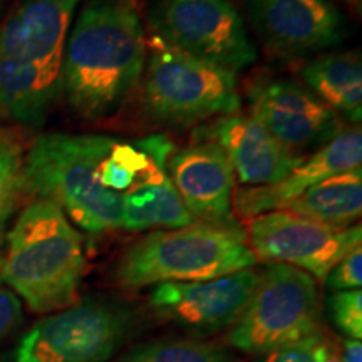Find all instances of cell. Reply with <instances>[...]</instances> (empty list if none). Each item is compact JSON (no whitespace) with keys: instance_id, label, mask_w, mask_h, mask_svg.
I'll return each mask as SVG.
<instances>
[{"instance_id":"6da1fadb","label":"cell","mask_w":362,"mask_h":362,"mask_svg":"<svg viewBox=\"0 0 362 362\" xmlns=\"http://www.w3.org/2000/svg\"><path fill=\"white\" fill-rule=\"evenodd\" d=\"M146 42L129 0H88L64 44L61 93L76 115L101 121L143 76Z\"/></svg>"},{"instance_id":"7a4b0ae2","label":"cell","mask_w":362,"mask_h":362,"mask_svg":"<svg viewBox=\"0 0 362 362\" xmlns=\"http://www.w3.org/2000/svg\"><path fill=\"white\" fill-rule=\"evenodd\" d=\"M86 269L83 237L64 211L44 198L25 206L7 233L0 280L30 310L49 314L76 304Z\"/></svg>"},{"instance_id":"3957f363","label":"cell","mask_w":362,"mask_h":362,"mask_svg":"<svg viewBox=\"0 0 362 362\" xmlns=\"http://www.w3.org/2000/svg\"><path fill=\"white\" fill-rule=\"evenodd\" d=\"M115 138L49 133L24 160V188L51 200L84 232L121 228L123 197L104 185V160Z\"/></svg>"},{"instance_id":"277c9868","label":"cell","mask_w":362,"mask_h":362,"mask_svg":"<svg viewBox=\"0 0 362 362\" xmlns=\"http://www.w3.org/2000/svg\"><path fill=\"white\" fill-rule=\"evenodd\" d=\"M257 257L238 225L194 223L158 230L139 238L123 252L115 279L124 288L165 282H202L252 269Z\"/></svg>"},{"instance_id":"5b68a950","label":"cell","mask_w":362,"mask_h":362,"mask_svg":"<svg viewBox=\"0 0 362 362\" xmlns=\"http://www.w3.org/2000/svg\"><path fill=\"white\" fill-rule=\"evenodd\" d=\"M143 72L144 110L160 123L188 126L237 115L242 106L235 72L198 61L155 34Z\"/></svg>"},{"instance_id":"8992f818","label":"cell","mask_w":362,"mask_h":362,"mask_svg":"<svg viewBox=\"0 0 362 362\" xmlns=\"http://www.w3.org/2000/svg\"><path fill=\"white\" fill-rule=\"evenodd\" d=\"M320 307L314 277L296 267L272 264L260 274L226 344L248 356H265L319 336Z\"/></svg>"},{"instance_id":"52a82bcc","label":"cell","mask_w":362,"mask_h":362,"mask_svg":"<svg viewBox=\"0 0 362 362\" xmlns=\"http://www.w3.org/2000/svg\"><path fill=\"white\" fill-rule=\"evenodd\" d=\"M134 324L126 305L89 298L34 324L8 362H107L128 341Z\"/></svg>"},{"instance_id":"ba28073f","label":"cell","mask_w":362,"mask_h":362,"mask_svg":"<svg viewBox=\"0 0 362 362\" xmlns=\"http://www.w3.org/2000/svg\"><path fill=\"white\" fill-rule=\"evenodd\" d=\"M151 24L163 42L235 74L257 61L255 45L230 0H161Z\"/></svg>"},{"instance_id":"9c48e42d","label":"cell","mask_w":362,"mask_h":362,"mask_svg":"<svg viewBox=\"0 0 362 362\" xmlns=\"http://www.w3.org/2000/svg\"><path fill=\"white\" fill-rule=\"evenodd\" d=\"M245 235L257 260L296 267L319 280L362 243L361 225H324L284 210L248 220Z\"/></svg>"},{"instance_id":"30bf717a","label":"cell","mask_w":362,"mask_h":362,"mask_svg":"<svg viewBox=\"0 0 362 362\" xmlns=\"http://www.w3.org/2000/svg\"><path fill=\"white\" fill-rule=\"evenodd\" d=\"M260 272L245 269L202 282H165L153 287V314L198 337L230 329L250 300Z\"/></svg>"},{"instance_id":"8fae6325","label":"cell","mask_w":362,"mask_h":362,"mask_svg":"<svg viewBox=\"0 0 362 362\" xmlns=\"http://www.w3.org/2000/svg\"><path fill=\"white\" fill-rule=\"evenodd\" d=\"M250 116L298 155L319 149L344 129V121L305 86L259 78L247 89Z\"/></svg>"},{"instance_id":"7c38bea8","label":"cell","mask_w":362,"mask_h":362,"mask_svg":"<svg viewBox=\"0 0 362 362\" xmlns=\"http://www.w3.org/2000/svg\"><path fill=\"white\" fill-rule=\"evenodd\" d=\"M253 27L282 56L332 47L344 39V17L330 0H248Z\"/></svg>"},{"instance_id":"4fadbf2b","label":"cell","mask_w":362,"mask_h":362,"mask_svg":"<svg viewBox=\"0 0 362 362\" xmlns=\"http://www.w3.org/2000/svg\"><path fill=\"white\" fill-rule=\"evenodd\" d=\"M168 173L187 210L197 221L237 225L233 218L235 173L214 141H197L171 153Z\"/></svg>"},{"instance_id":"5bb4252c","label":"cell","mask_w":362,"mask_h":362,"mask_svg":"<svg viewBox=\"0 0 362 362\" xmlns=\"http://www.w3.org/2000/svg\"><path fill=\"white\" fill-rule=\"evenodd\" d=\"M198 141H214L223 149L233 173L248 187H269L284 180L300 163L252 116L228 115L197 131Z\"/></svg>"},{"instance_id":"9a60e30c","label":"cell","mask_w":362,"mask_h":362,"mask_svg":"<svg viewBox=\"0 0 362 362\" xmlns=\"http://www.w3.org/2000/svg\"><path fill=\"white\" fill-rule=\"evenodd\" d=\"M362 163V131L359 126L342 129L332 141L315 149L279 183L269 187H247L233 193V210L240 218L277 211L307 188L341 171L359 168Z\"/></svg>"},{"instance_id":"2e32d148","label":"cell","mask_w":362,"mask_h":362,"mask_svg":"<svg viewBox=\"0 0 362 362\" xmlns=\"http://www.w3.org/2000/svg\"><path fill=\"white\" fill-rule=\"evenodd\" d=\"M81 0H21L0 24V57L61 69Z\"/></svg>"},{"instance_id":"e0dca14e","label":"cell","mask_w":362,"mask_h":362,"mask_svg":"<svg viewBox=\"0 0 362 362\" xmlns=\"http://www.w3.org/2000/svg\"><path fill=\"white\" fill-rule=\"evenodd\" d=\"M173 151V143L161 134L151 165L138 183L124 193L121 228L129 232L175 230L197 221L183 205L170 178L168 160Z\"/></svg>"},{"instance_id":"ac0fdd59","label":"cell","mask_w":362,"mask_h":362,"mask_svg":"<svg viewBox=\"0 0 362 362\" xmlns=\"http://www.w3.org/2000/svg\"><path fill=\"white\" fill-rule=\"evenodd\" d=\"M61 94V69L0 57V115L39 128Z\"/></svg>"},{"instance_id":"d6986e66","label":"cell","mask_w":362,"mask_h":362,"mask_svg":"<svg viewBox=\"0 0 362 362\" xmlns=\"http://www.w3.org/2000/svg\"><path fill=\"white\" fill-rule=\"evenodd\" d=\"M305 88L341 119L361 123L362 61L359 52H330L312 59L300 72Z\"/></svg>"},{"instance_id":"ffe728a7","label":"cell","mask_w":362,"mask_h":362,"mask_svg":"<svg viewBox=\"0 0 362 362\" xmlns=\"http://www.w3.org/2000/svg\"><path fill=\"white\" fill-rule=\"evenodd\" d=\"M332 226H351L362 211V170L352 168L307 188L280 208Z\"/></svg>"},{"instance_id":"44dd1931","label":"cell","mask_w":362,"mask_h":362,"mask_svg":"<svg viewBox=\"0 0 362 362\" xmlns=\"http://www.w3.org/2000/svg\"><path fill=\"white\" fill-rule=\"evenodd\" d=\"M116 362H233V356L215 342L180 337L143 342Z\"/></svg>"},{"instance_id":"7402d4cb","label":"cell","mask_w":362,"mask_h":362,"mask_svg":"<svg viewBox=\"0 0 362 362\" xmlns=\"http://www.w3.org/2000/svg\"><path fill=\"white\" fill-rule=\"evenodd\" d=\"M24 189V158L21 148L0 126V238Z\"/></svg>"},{"instance_id":"603a6c76","label":"cell","mask_w":362,"mask_h":362,"mask_svg":"<svg viewBox=\"0 0 362 362\" xmlns=\"http://www.w3.org/2000/svg\"><path fill=\"white\" fill-rule=\"evenodd\" d=\"M330 319L339 332H342L347 339L361 341L362 339V292L341 291L332 292L327 298Z\"/></svg>"},{"instance_id":"cb8c5ba5","label":"cell","mask_w":362,"mask_h":362,"mask_svg":"<svg viewBox=\"0 0 362 362\" xmlns=\"http://www.w3.org/2000/svg\"><path fill=\"white\" fill-rule=\"evenodd\" d=\"M329 291H356L362 285V250L361 247L347 253L341 262L334 265L325 277Z\"/></svg>"},{"instance_id":"d4e9b609","label":"cell","mask_w":362,"mask_h":362,"mask_svg":"<svg viewBox=\"0 0 362 362\" xmlns=\"http://www.w3.org/2000/svg\"><path fill=\"white\" fill-rule=\"evenodd\" d=\"M322 337L312 336L270 354L259 356L255 362H319V346Z\"/></svg>"},{"instance_id":"484cf974","label":"cell","mask_w":362,"mask_h":362,"mask_svg":"<svg viewBox=\"0 0 362 362\" xmlns=\"http://www.w3.org/2000/svg\"><path fill=\"white\" fill-rule=\"evenodd\" d=\"M22 317L24 310L21 298L8 288H0V341L22 322Z\"/></svg>"},{"instance_id":"4316f807","label":"cell","mask_w":362,"mask_h":362,"mask_svg":"<svg viewBox=\"0 0 362 362\" xmlns=\"http://www.w3.org/2000/svg\"><path fill=\"white\" fill-rule=\"evenodd\" d=\"M341 362H362V344L361 341H352L347 339L344 342V352Z\"/></svg>"},{"instance_id":"83f0119b","label":"cell","mask_w":362,"mask_h":362,"mask_svg":"<svg viewBox=\"0 0 362 362\" xmlns=\"http://www.w3.org/2000/svg\"><path fill=\"white\" fill-rule=\"evenodd\" d=\"M319 362H341V357L336 354V351L329 344L320 342L319 346Z\"/></svg>"},{"instance_id":"f1b7e54d","label":"cell","mask_w":362,"mask_h":362,"mask_svg":"<svg viewBox=\"0 0 362 362\" xmlns=\"http://www.w3.org/2000/svg\"><path fill=\"white\" fill-rule=\"evenodd\" d=\"M344 4H346V6H349L352 11H357V12H361V6H362V0H342Z\"/></svg>"},{"instance_id":"f546056e","label":"cell","mask_w":362,"mask_h":362,"mask_svg":"<svg viewBox=\"0 0 362 362\" xmlns=\"http://www.w3.org/2000/svg\"><path fill=\"white\" fill-rule=\"evenodd\" d=\"M0 267H2V257H0Z\"/></svg>"}]
</instances>
